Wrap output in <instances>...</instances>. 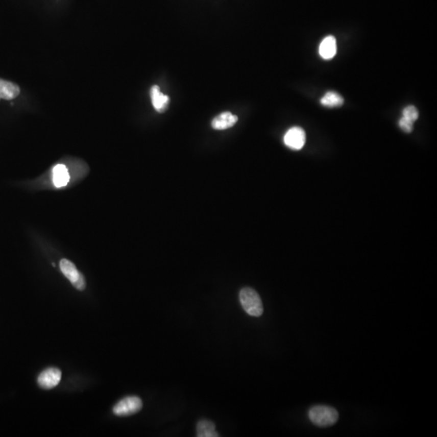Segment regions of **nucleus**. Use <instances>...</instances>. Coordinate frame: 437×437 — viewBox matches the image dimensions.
Segmentation results:
<instances>
[{
  "label": "nucleus",
  "instance_id": "obj_13",
  "mask_svg": "<svg viewBox=\"0 0 437 437\" xmlns=\"http://www.w3.org/2000/svg\"><path fill=\"white\" fill-rule=\"evenodd\" d=\"M321 104L326 107L334 108L339 107L344 103L343 96L335 92H328L325 94L324 96L321 99Z\"/></svg>",
  "mask_w": 437,
  "mask_h": 437
},
{
  "label": "nucleus",
  "instance_id": "obj_5",
  "mask_svg": "<svg viewBox=\"0 0 437 437\" xmlns=\"http://www.w3.org/2000/svg\"><path fill=\"white\" fill-rule=\"evenodd\" d=\"M283 141L286 146L293 150H301L305 146L306 135L302 128L298 127H292L285 134Z\"/></svg>",
  "mask_w": 437,
  "mask_h": 437
},
{
  "label": "nucleus",
  "instance_id": "obj_11",
  "mask_svg": "<svg viewBox=\"0 0 437 437\" xmlns=\"http://www.w3.org/2000/svg\"><path fill=\"white\" fill-rule=\"evenodd\" d=\"M70 175L63 164H57L53 169V182L56 187H64L68 184Z\"/></svg>",
  "mask_w": 437,
  "mask_h": 437
},
{
  "label": "nucleus",
  "instance_id": "obj_8",
  "mask_svg": "<svg viewBox=\"0 0 437 437\" xmlns=\"http://www.w3.org/2000/svg\"><path fill=\"white\" fill-rule=\"evenodd\" d=\"M238 121V117L230 112H224L215 117L211 122V127L215 130L222 131L229 129Z\"/></svg>",
  "mask_w": 437,
  "mask_h": 437
},
{
  "label": "nucleus",
  "instance_id": "obj_6",
  "mask_svg": "<svg viewBox=\"0 0 437 437\" xmlns=\"http://www.w3.org/2000/svg\"><path fill=\"white\" fill-rule=\"evenodd\" d=\"M62 373L59 369L50 368L45 369L37 378V383L40 387L45 390L55 388L60 382Z\"/></svg>",
  "mask_w": 437,
  "mask_h": 437
},
{
  "label": "nucleus",
  "instance_id": "obj_3",
  "mask_svg": "<svg viewBox=\"0 0 437 437\" xmlns=\"http://www.w3.org/2000/svg\"><path fill=\"white\" fill-rule=\"evenodd\" d=\"M59 265H60V269L63 275L66 276V279L70 280L71 284L76 288L78 289L79 291H83L85 288L86 287L85 279H84L82 274L79 272L74 263H72L69 260L66 259V258H63V259L61 260Z\"/></svg>",
  "mask_w": 437,
  "mask_h": 437
},
{
  "label": "nucleus",
  "instance_id": "obj_2",
  "mask_svg": "<svg viewBox=\"0 0 437 437\" xmlns=\"http://www.w3.org/2000/svg\"><path fill=\"white\" fill-rule=\"evenodd\" d=\"M308 417L318 427H330L338 421V413L331 406H315L308 410Z\"/></svg>",
  "mask_w": 437,
  "mask_h": 437
},
{
  "label": "nucleus",
  "instance_id": "obj_9",
  "mask_svg": "<svg viewBox=\"0 0 437 437\" xmlns=\"http://www.w3.org/2000/svg\"><path fill=\"white\" fill-rule=\"evenodd\" d=\"M337 53V42L335 37L327 36L322 40L319 46V55L322 59H331Z\"/></svg>",
  "mask_w": 437,
  "mask_h": 437
},
{
  "label": "nucleus",
  "instance_id": "obj_1",
  "mask_svg": "<svg viewBox=\"0 0 437 437\" xmlns=\"http://www.w3.org/2000/svg\"><path fill=\"white\" fill-rule=\"evenodd\" d=\"M242 308L250 316H262L263 312L262 300L258 293L251 287H244L239 293Z\"/></svg>",
  "mask_w": 437,
  "mask_h": 437
},
{
  "label": "nucleus",
  "instance_id": "obj_12",
  "mask_svg": "<svg viewBox=\"0 0 437 437\" xmlns=\"http://www.w3.org/2000/svg\"><path fill=\"white\" fill-rule=\"evenodd\" d=\"M198 437H218L220 434L215 431L214 423L209 420H201L197 424Z\"/></svg>",
  "mask_w": 437,
  "mask_h": 437
},
{
  "label": "nucleus",
  "instance_id": "obj_10",
  "mask_svg": "<svg viewBox=\"0 0 437 437\" xmlns=\"http://www.w3.org/2000/svg\"><path fill=\"white\" fill-rule=\"evenodd\" d=\"M20 90L18 85L0 79V100H12L17 98Z\"/></svg>",
  "mask_w": 437,
  "mask_h": 437
},
{
  "label": "nucleus",
  "instance_id": "obj_14",
  "mask_svg": "<svg viewBox=\"0 0 437 437\" xmlns=\"http://www.w3.org/2000/svg\"><path fill=\"white\" fill-rule=\"evenodd\" d=\"M402 115H403L402 117H405L406 119L415 123L419 117V112L415 106H409L403 109Z\"/></svg>",
  "mask_w": 437,
  "mask_h": 437
},
{
  "label": "nucleus",
  "instance_id": "obj_7",
  "mask_svg": "<svg viewBox=\"0 0 437 437\" xmlns=\"http://www.w3.org/2000/svg\"><path fill=\"white\" fill-rule=\"evenodd\" d=\"M151 98L153 107L158 113H164L168 109L169 96L160 92V88L157 85H154L151 89Z\"/></svg>",
  "mask_w": 437,
  "mask_h": 437
},
{
  "label": "nucleus",
  "instance_id": "obj_15",
  "mask_svg": "<svg viewBox=\"0 0 437 437\" xmlns=\"http://www.w3.org/2000/svg\"><path fill=\"white\" fill-rule=\"evenodd\" d=\"M398 125L400 127L402 131H405L406 133H410L412 131H413V125H414V123L413 122L410 121V120L406 119L405 117H402L399 122H398Z\"/></svg>",
  "mask_w": 437,
  "mask_h": 437
},
{
  "label": "nucleus",
  "instance_id": "obj_4",
  "mask_svg": "<svg viewBox=\"0 0 437 437\" xmlns=\"http://www.w3.org/2000/svg\"><path fill=\"white\" fill-rule=\"evenodd\" d=\"M142 407V400L139 397H127L117 402L113 408V411L117 416H128L136 414Z\"/></svg>",
  "mask_w": 437,
  "mask_h": 437
}]
</instances>
